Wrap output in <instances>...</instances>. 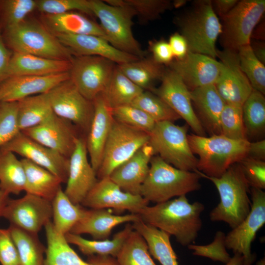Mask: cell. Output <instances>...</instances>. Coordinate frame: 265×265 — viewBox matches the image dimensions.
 <instances>
[{"label": "cell", "instance_id": "6da1fadb", "mask_svg": "<svg viewBox=\"0 0 265 265\" xmlns=\"http://www.w3.org/2000/svg\"><path fill=\"white\" fill-rule=\"evenodd\" d=\"M202 203H191L186 195L145 207L138 214L144 222L173 236L183 246L193 244L202 226Z\"/></svg>", "mask_w": 265, "mask_h": 265}, {"label": "cell", "instance_id": "7a4b0ae2", "mask_svg": "<svg viewBox=\"0 0 265 265\" xmlns=\"http://www.w3.org/2000/svg\"><path fill=\"white\" fill-rule=\"evenodd\" d=\"M201 177L211 181L219 195L220 202L210 213L212 221H223L232 229L238 225L248 215L251 207L249 197L250 186L241 166L231 165L220 177H209L196 170Z\"/></svg>", "mask_w": 265, "mask_h": 265}, {"label": "cell", "instance_id": "3957f363", "mask_svg": "<svg viewBox=\"0 0 265 265\" xmlns=\"http://www.w3.org/2000/svg\"><path fill=\"white\" fill-rule=\"evenodd\" d=\"M92 15L100 21L105 38L113 47L139 58L148 55L132 31L134 11L122 0H89Z\"/></svg>", "mask_w": 265, "mask_h": 265}, {"label": "cell", "instance_id": "277c9868", "mask_svg": "<svg viewBox=\"0 0 265 265\" xmlns=\"http://www.w3.org/2000/svg\"><path fill=\"white\" fill-rule=\"evenodd\" d=\"M187 136L192 153L198 157L197 170L216 178L247 157L250 143L247 140L233 139L221 134L207 137L191 133Z\"/></svg>", "mask_w": 265, "mask_h": 265}, {"label": "cell", "instance_id": "5b68a950", "mask_svg": "<svg viewBox=\"0 0 265 265\" xmlns=\"http://www.w3.org/2000/svg\"><path fill=\"white\" fill-rule=\"evenodd\" d=\"M185 13L175 18L179 33L186 40L189 52L216 59V43L222 31L220 20L211 0H198Z\"/></svg>", "mask_w": 265, "mask_h": 265}, {"label": "cell", "instance_id": "8992f818", "mask_svg": "<svg viewBox=\"0 0 265 265\" xmlns=\"http://www.w3.org/2000/svg\"><path fill=\"white\" fill-rule=\"evenodd\" d=\"M201 178L197 171L176 168L154 155L140 195L149 202H164L200 189Z\"/></svg>", "mask_w": 265, "mask_h": 265}, {"label": "cell", "instance_id": "52a82bcc", "mask_svg": "<svg viewBox=\"0 0 265 265\" xmlns=\"http://www.w3.org/2000/svg\"><path fill=\"white\" fill-rule=\"evenodd\" d=\"M5 43L14 52L72 61L74 56L54 34L41 24L26 19L5 28Z\"/></svg>", "mask_w": 265, "mask_h": 265}, {"label": "cell", "instance_id": "ba28073f", "mask_svg": "<svg viewBox=\"0 0 265 265\" xmlns=\"http://www.w3.org/2000/svg\"><path fill=\"white\" fill-rule=\"evenodd\" d=\"M188 125H175L170 121L157 122L149 133V144L155 155L176 168L188 171L197 170V159L187 140Z\"/></svg>", "mask_w": 265, "mask_h": 265}, {"label": "cell", "instance_id": "9c48e42d", "mask_svg": "<svg viewBox=\"0 0 265 265\" xmlns=\"http://www.w3.org/2000/svg\"><path fill=\"white\" fill-rule=\"evenodd\" d=\"M265 11V0H238L235 7L221 18L219 43L223 49L238 51L250 44L251 35Z\"/></svg>", "mask_w": 265, "mask_h": 265}, {"label": "cell", "instance_id": "30bf717a", "mask_svg": "<svg viewBox=\"0 0 265 265\" xmlns=\"http://www.w3.org/2000/svg\"><path fill=\"white\" fill-rule=\"evenodd\" d=\"M149 133L114 119L97 177L99 180L108 177L116 167L149 143Z\"/></svg>", "mask_w": 265, "mask_h": 265}, {"label": "cell", "instance_id": "8fae6325", "mask_svg": "<svg viewBox=\"0 0 265 265\" xmlns=\"http://www.w3.org/2000/svg\"><path fill=\"white\" fill-rule=\"evenodd\" d=\"M250 211L246 218L237 227L232 229L225 237L227 249L243 257V265H252L256 255L251 251V244L258 231L265 223V192L251 187Z\"/></svg>", "mask_w": 265, "mask_h": 265}, {"label": "cell", "instance_id": "7c38bea8", "mask_svg": "<svg viewBox=\"0 0 265 265\" xmlns=\"http://www.w3.org/2000/svg\"><path fill=\"white\" fill-rule=\"evenodd\" d=\"M116 64L99 56H74L70 79L87 99L92 101L106 87Z\"/></svg>", "mask_w": 265, "mask_h": 265}, {"label": "cell", "instance_id": "4fadbf2b", "mask_svg": "<svg viewBox=\"0 0 265 265\" xmlns=\"http://www.w3.org/2000/svg\"><path fill=\"white\" fill-rule=\"evenodd\" d=\"M53 112L87 133L94 114L93 101L85 98L70 79L48 92Z\"/></svg>", "mask_w": 265, "mask_h": 265}, {"label": "cell", "instance_id": "5bb4252c", "mask_svg": "<svg viewBox=\"0 0 265 265\" xmlns=\"http://www.w3.org/2000/svg\"><path fill=\"white\" fill-rule=\"evenodd\" d=\"M11 225L38 235L52 217V203L39 196L26 193L16 199H9L2 212Z\"/></svg>", "mask_w": 265, "mask_h": 265}, {"label": "cell", "instance_id": "9a60e30c", "mask_svg": "<svg viewBox=\"0 0 265 265\" xmlns=\"http://www.w3.org/2000/svg\"><path fill=\"white\" fill-rule=\"evenodd\" d=\"M217 57L222 64L220 76L214 84L226 104L242 106L253 90L241 69L238 51L217 50Z\"/></svg>", "mask_w": 265, "mask_h": 265}, {"label": "cell", "instance_id": "2e32d148", "mask_svg": "<svg viewBox=\"0 0 265 265\" xmlns=\"http://www.w3.org/2000/svg\"><path fill=\"white\" fill-rule=\"evenodd\" d=\"M79 131L72 122L53 113L38 125L21 132L35 141L69 159L80 136Z\"/></svg>", "mask_w": 265, "mask_h": 265}, {"label": "cell", "instance_id": "e0dca14e", "mask_svg": "<svg viewBox=\"0 0 265 265\" xmlns=\"http://www.w3.org/2000/svg\"><path fill=\"white\" fill-rule=\"evenodd\" d=\"M153 93L162 99L193 130L194 134L206 136L205 131L193 109L190 92L181 77L166 68L160 84Z\"/></svg>", "mask_w": 265, "mask_h": 265}, {"label": "cell", "instance_id": "ac0fdd59", "mask_svg": "<svg viewBox=\"0 0 265 265\" xmlns=\"http://www.w3.org/2000/svg\"><path fill=\"white\" fill-rule=\"evenodd\" d=\"M149 203L140 195L123 191L108 176L98 181L81 205L90 209H112L120 212L127 210L138 214Z\"/></svg>", "mask_w": 265, "mask_h": 265}, {"label": "cell", "instance_id": "d6986e66", "mask_svg": "<svg viewBox=\"0 0 265 265\" xmlns=\"http://www.w3.org/2000/svg\"><path fill=\"white\" fill-rule=\"evenodd\" d=\"M48 170L66 183L69 159L43 145L25 135L21 131L1 147Z\"/></svg>", "mask_w": 265, "mask_h": 265}, {"label": "cell", "instance_id": "ffe728a7", "mask_svg": "<svg viewBox=\"0 0 265 265\" xmlns=\"http://www.w3.org/2000/svg\"><path fill=\"white\" fill-rule=\"evenodd\" d=\"M86 138L80 136L69 158L68 176L64 193L74 204H81L98 180L88 159Z\"/></svg>", "mask_w": 265, "mask_h": 265}, {"label": "cell", "instance_id": "44dd1931", "mask_svg": "<svg viewBox=\"0 0 265 265\" xmlns=\"http://www.w3.org/2000/svg\"><path fill=\"white\" fill-rule=\"evenodd\" d=\"M182 79L189 90L216 82L222 64L209 56L188 51L181 59H174L167 66Z\"/></svg>", "mask_w": 265, "mask_h": 265}, {"label": "cell", "instance_id": "7402d4cb", "mask_svg": "<svg viewBox=\"0 0 265 265\" xmlns=\"http://www.w3.org/2000/svg\"><path fill=\"white\" fill-rule=\"evenodd\" d=\"M70 79L69 72L47 76H15L0 83V103L18 102L26 97L46 93Z\"/></svg>", "mask_w": 265, "mask_h": 265}, {"label": "cell", "instance_id": "603a6c76", "mask_svg": "<svg viewBox=\"0 0 265 265\" xmlns=\"http://www.w3.org/2000/svg\"><path fill=\"white\" fill-rule=\"evenodd\" d=\"M94 114L86 138L90 162L97 174L103 159L106 144L114 121L111 108L101 94L93 101Z\"/></svg>", "mask_w": 265, "mask_h": 265}, {"label": "cell", "instance_id": "cb8c5ba5", "mask_svg": "<svg viewBox=\"0 0 265 265\" xmlns=\"http://www.w3.org/2000/svg\"><path fill=\"white\" fill-rule=\"evenodd\" d=\"M74 56L94 55L107 58L116 64L136 60L139 58L117 50L104 37L94 35L54 34Z\"/></svg>", "mask_w": 265, "mask_h": 265}, {"label": "cell", "instance_id": "d4e9b609", "mask_svg": "<svg viewBox=\"0 0 265 265\" xmlns=\"http://www.w3.org/2000/svg\"><path fill=\"white\" fill-rule=\"evenodd\" d=\"M154 155L152 147L148 143L116 167L109 177L123 191L140 195L141 187L149 170L151 159Z\"/></svg>", "mask_w": 265, "mask_h": 265}, {"label": "cell", "instance_id": "484cf974", "mask_svg": "<svg viewBox=\"0 0 265 265\" xmlns=\"http://www.w3.org/2000/svg\"><path fill=\"white\" fill-rule=\"evenodd\" d=\"M140 219L137 214L116 215L106 209H85L82 217L72 227L70 233L80 235L89 234L94 239H108L116 226L133 222Z\"/></svg>", "mask_w": 265, "mask_h": 265}, {"label": "cell", "instance_id": "4316f807", "mask_svg": "<svg viewBox=\"0 0 265 265\" xmlns=\"http://www.w3.org/2000/svg\"><path fill=\"white\" fill-rule=\"evenodd\" d=\"M194 112L210 135L221 134L220 117L226 105L214 84L189 90Z\"/></svg>", "mask_w": 265, "mask_h": 265}, {"label": "cell", "instance_id": "83f0119b", "mask_svg": "<svg viewBox=\"0 0 265 265\" xmlns=\"http://www.w3.org/2000/svg\"><path fill=\"white\" fill-rule=\"evenodd\" d=\"M71 67V61L51 59L13 52L6 78L15 76L50 75L69 72Z\"/></svg>", "mask_w": 265, "mask_h": 265}, {"label": "cell", "instance_id": "f1b7e54d", "mask_svg": "<svg viewBox=\"0 0 265 265\" xmlns=\"http://www.w3.org/2000/svg\"><path fill=\"white\" fill-rule=\"evenodd\" d=\"M43 19L44 26L53 34H88L105 38L99 24L81 12L71 11L57 15L44 14Z\"/></svg>", "mask_w": 265, "mask_h": 265}, {"label": "cell", "instance_id": "f546056e", "mask_svg": "<svg viewBox=\"0 0 265 265\" xmlns=\"http://www.w3.org/2000/svg\"><path fill=\"white\" fill-rule=\"evenodd\" d=\"M25 175L26 193L33 194L52 202L61 188L62 183L55 175L25 158L21 159Z\"/></svg>", "mask_w": 265, "mask_h": 265}, {"label": "cell", "instance_id": "4dcf8cb0", "mask_svg": "<svg viewBox=\"0 0 265 265\" xmlns=\"http://www.w3.org/2000/svg\"><path fill=\"white\" fill-rule=\"evenodd\" d=\"M132 224L133 229L145 239L151 255L161 265H179L169 234L144 222L140 219Z\"/></svg>", "mask_w": 265, "mask_h": 265}, {"label": "cell", "instance_id": "1f68e13d", "mask_svg": "<svg viewBox=\"0 0 265 265\" xmlns=\"http://www.w3.org/2000/svg\"><path fill=\"white\" fill-rule=\"evenodd\" d=\"M120 70L143 90L152 91L155 83L161 81L166 68L151 56L129 62L117 64Z\"/></svg>", "mask_w": 265, "mask_h": 265}, {"label": "cell", "instance_id": "d6a6232c", "mask_svg": "<svg viewBox=\"0 0 265 265\" xmlns=\"http://www.w3.org/2000/svg\"><path fill=\"white\" fill-rule=\"evenodd\" d=\"M132 230V224L128 223L123 230L116 233L111 239L89 240L80 235L70 232L64 236L69 244L76 245L85 255H107L115 258Z\"/></svg>", "mask_w": 265, "mask_h": 265}, {"label": "cell", "instance_id": "836d02e7", "mask_svg": "<svg viewBox=\"0 0 265 265\" xmlns=\"http://www.w3.org/2000/svg\"><path fill=\"white\" fill-rule=\"evenodd\" d=\"M143 91L127 78L116 64L110 80L101 95L107 105L112 109L131 105Z\"/></svg>", "mask_w": 265, "mask_h": 265}, {"label": "cell", "instance_id": "e575fe53", "mask_svg": "<svg viewBox=\"0 0 265 265\" xmlns=\"http://www.w3.org/2000/svg\"><path fill=\"white\" fill-rule=\"evenodd\" d=\"M242 118L246 139L260 140L265 132V97L253 90L242 106Z\"/></svg>", "mask_w": 265, "mask_h": 265}, {"label": "cell", "instance_id": "d590c367", "mask_svg": "<svg viewBox=\"0 0 265 265\" xmlns=\"http://www.w3.org/2000/svg\"><path fill=\"white\" fill-rule=\"evenodd\" d=\"M53 113L48 92L18 101V121L21 131L38 125Z\"/></svg>", "mask_w": 265, "mask_h": 265}, {"label": "cell", "instance_id": "8d00e7d4", "mask_svg": "<svg viewBox=\"0 0 265 265\" xmlns=\"http://www.w3.org/2000/svg\"><path fill=\"white\" fill-rule=\"evenodd\" d=\"M26 175L23 164L13 152L0 148V188L18 195L25 191Z\"/></svg>", "mask_w": 265, "mask_h": 265}, {"label": "cell", "instance_id": "74e56055", "mask_svg": "<svg viewBox=\"0 0 265 265\" xmlns=\"http://www.w3.org/2000/svg\"><path fill=\"white\" fill-rule=\"evenodd\" d=\"M8 229L18 250L20 265H44L46 248L40 241L38 235L11 224Z\"/></svg>", "mask_w": 265, "mask_h": 265}, {"label": "cell", "instance_id": "f35d334b", "mask_svg": "<svg viewBox=\"0 0 265 265\" xmlns=\"http://www.w3.org/2000/svg\"><path fill=\"white\" fill-rule=\"evenodd\" d=\"M53 224L60 233L65 235L82 217L86 209L80 205L73 204L62 188L60 189L52 201Z\"/></svg>", "mask_w": 265, "mask_h": 265}, {"label": "cell", "instance_id": "ab89813d", "mask_svg": "<svg viewBox=\"0 0 265 265\" xmlns=\"http://www.w3.org/2000/svg\"><path fill=\"white\" fill-rule=\"evenodd\" d=\"M115 258L118 265H157L151 257L145 239L133 229Z\"/></svg>", "mask_w": 265, "mask_h": 265}, {"label": "cell", "instance_id": "60d3db41", "mask_svg": "<svg viewBox=\"0 0 265 265\" xmlns=\"http://www.w3.org/2000/svg\"><path fill=\"white\" fill-rule=\"evenodd\" d=\"M131 105L144 111L156 123L173 122L181 119L162 99L150 91L144 90Z\"/></svg>", "mask_w": 265, "mask_h": 265}, {"label": "cell", "instance_id": "b9f144b4", "mask_svg": "<svg viewBox=\"0 0 265 265\" xmlns=\"http://www.w3.org/2000/svg\"><path fill=\"white\" fill-rule=\"evenodd\" d=\"M238 54L241 70L253 89L265 93V66L255 56L250 44L240 48Z\"/></svg>", "mask_w": 265, "mask_h": 265}, {"label": "cell", "instance_id": "7bdbcfd3", "mask_svg": "<svg viewBox=\"0 0 265 265\" xmlns=\"http://www.w3.org/2000/svg\"><path fill=\"white\" fill-rule=\"evenodd\" d=\"M37 0H4L0 1V11L5 28L16 26L36 9Z\"/></svg>", "mask_w": 265, "mask_h": 265}, {"label": "cell", "instance_id": "ee69618b", "mask_svg": "<svg viewBox=\"0 0 265 265\" xmlns=\"http://www.w3.org/2000/svg\"><path fill=\"white\" fill-rule=\"evenodd\" d=\"M111 112L115 121L148 133L156 123L144 111L131 105L112 108Z\"/></svg>", "mask_w": 265, "mask_h": 265}, {"label": "cell", "instance_id": "f6af8a7d", "mask_svg": "<svg viewBox=\"0 0 265 265\" xmlns=\"http://www.w3.org/2000/svg\"><path fill=\"white\" fill-rule=\"evenodd\" d=\"M220 126L221 135L235 140H247L242 106L226 104L220 115Z\"/></svg>", "mask_w": 265, "mask_h": 265}, {"label": "cell", "instance_id": "bcb514c9", "mask_svg": "<svg viewBox=\"0 0 265 265\" xmlns=\"http://www.w3.org/2000/svg\"><path fill=\"white\" fill-rule=\"evenodd\" d=\"M123 3L130 7L139 18L141 23L154 21L173 7L169 0H122Z\"/></svg>", "mask_w": 265, "mask_h": 265}, {"label": "cell", "instance_id": "7dc6e473", "mask_svg": "<svg viewBox=\"0 0 265 265\" xmlns=\"http://www.w3.org/2000/svg\"><path fill=\"white\" fill-rule=\"evenodd\" d=\"M20 132L18 121V102L0 103V147Z\"/></svg>", "mask_w": 265, "mask_h": 265}, {"label": "cell", "instance_id": "c3c4849f", "mask_svg": "<svg viewBox=\"0 0 265 265\" xmlns=\"http://www.w3.org/2000/svg\"><path fill=\"white\" fill-rule=\"evenodd\" d=\"M36 9L44 15H57L79 11L93 15L89 0H37Z\"/></svg>", "mask_w": 265, "mask_h": 265}, {"label": "cell", "instance_id": "681fc988", "mask_svg": "<svg viewBox=\"0 0 265 265\" xmlns=\"http://www.w3.org/2000/svg\"><path fill=\"white\" fill-rule=\"evenodd\" d=\"M226 235L221 231L215 233L213 240L207 245L191 244L187 247L195 256L206 257L214 261L227 263L231 257L227 251L225 244Z\"/></svg>", "mask_w": 265, "mask_h": 265}, {"label": "cell", "instance_id": "f907efd6", "mask_svg": "<svg viewBox=\"0 0 265 265\" xmlns=\"http://www.w3.org/2000/svg\"><path fill=\"white\" fill-rule=\"evenodd\" d=\"M239 163L250 187L265 188V161L246 157Z\"/></svg>", "mask_w": 265, "mask_h": 265}, {"label": "cell", "instance_id": "816d5d0a", "mask_svg": "<svg viewBox=\"0 0 265 265\" xmlns=\"http://www.w3.org/2000/svg\"><path fill=\"white\" fill-rule=\"evenodd\" d=\"M0 263L1 265H20L18 250L8 228H0Z\"/></svg>", "mask_w": 265, "mask_h": 265}, {"label": "cell", "instance_id": "f5cc1de1", "mask_svg": "<svg viewBox=\"0 0 265 265\" xmlns=\"http://www.w3.org/2000/svg\"><path fill=\"white\" fill-rule=\"evenodd\" d=\"M149 50L153 58L163 65L167 66L174 59L168 42L164 39L150 41L149 42Z\"/></svg>", "mask_w": 265, "mask_h": 265}, {"label": "cell", "instance_id": "db71d44e", "mask_svg": "<svg viewBox=\"0 0 265 265\" xmlns=\"http://www.w3.org/2000/svg\"><path fill=\"white\" fill-rule=\"evenodd\" d=\"M168 42L172 51L174 59H181L183 58L189 51L186 40L179 32H176L172 34Z\"/></svg>", "mask_w": 265, "mask_h": 265}, {"label": "cell", "instance_id": "11a10c76", "mask_svg": "<svg viewBox=\"0 0 265 265\" xmlns=\"http://www.w3.org/2000/svg\"><path fill=\"white\" fill-rule=\"evenodd\" d=\"M44 265H118L116 258L107 255H92L89 256L87 261L76 265L47 264Z\"/></svg>", "mask_w": 265, "mask_h": 265}, {"label": "cell", "instance_id": "9f6ffc18", "mask_svg": "<svg viewBox=\"0 0 265 265\" xmlns=\"http://www.w3.org/2000/svg\"><path fill=\"white\" fill-rule=\"evenodd\" d=\"M12 53L6 47L0 33V83L6 78Z\"/></svg>", "mask_w": 265, "mask_h": 265}, {"label": "cell", "instance_id": "6f0895ef", "mask_svg": "<svg viewBox=\"0 0 265 265\" xmlns=\"http://www.w3.org/2000/svg\"><path fill=\"white\" fill-rule=\"evenodd\" d=\"M238 0H212V7L219 19L228 14L237 4Z\"/></svg>", "mask_w": 265, "mask_h": 265}, {"label": "cell", "instance_id": "680465c9", "mask_svg": "<svg viewBox=\"0 0 265 265\" xmlns=\"http://www.w3.org/2000/svg\"><path fill=\"white\" fill-rule=\"evenodd\" d=\"M247 157L260 160H265V140L250 142Z\"/></svg>", "mask_w": 265, "mask_h": 265}, {"label": "cell", "instance_id": "91938a15", "mask_svg": "<svg viewBox=\"0 0 265 265\" xmlns=\"http://www.w3.org/2000/svg\"><path fill=\"white\" fill-rule=\"evenodd\" d=\"M250 45L255 56L259 61L265 65V44L264 41L251 39Z\"/></svg>", "mask_w": 265, "mask_h": 265}, {"label": "cell", "instance_id": "94428289", "mask_svg": "<svg viewBox=\"0 0 265 265\" xmlns=\"http://www.w3.org/2000/svg\"><path fill=\"white\" fill-rule=\"evenodd\" d=\"M264 41L265 39V22H262L258 24L254 29L252 35L251 39Z\"/></svg>", "mask_w": 265, "mask_h": 265}, {"label": "cell", "instance_id": "6125c7cd", "mask_svg": "<svg viewBox=\"0 0 265 265\" xmlns=\"http://www.w3.org/2000/svg\"><path fill=\"white\" fill-rule=\"evenodd\" d=\"M9 199V194L0 188V217Z\"/></svg>", "mask_w": 265, "mask_h": 265}, {"label": "cell", "instance_id": "be15d7a7", "mask_svg": "<svg viewBox=\"0 0 265 265\" xmlns=\"http://www.w3.org/2000/svg\"><path fill=\"white\" fill-rule=\"evenodd\" d=\"M224 265H243V257L238 253H234L229 262Z\"/></svg>", "mask_w": 265, "mask_h": 265}, {"label": "cell", "instance_id": "e7e4bbea", "mask_svg": "<svg viewBox=\"0 0 265 265\" xmlns=\"http://www.w3.org/2000/svg\"><path fill=\"white\" fill-rule=\"evenodd\" d=\"M186 2V0H175L174 2H173V6L175 7H180L184 5Z\"/></svg>", "mask_w": 265, "mask_h": 265}, {"label": "cell", "instance_id": "03108f58", "mask_svg": "<svg viewBox=\"0 0 265 265\" xmlns=\"http://www.w3.org/2000/svg\"><path fill=\"white\" fill-rule=\"evenodd\" d=\"M256 265H265V258H262L260 259L259 261H258L256 263Z\"/></svg>", "mask_w": 265, "mask_h": 265}]
</instances>
